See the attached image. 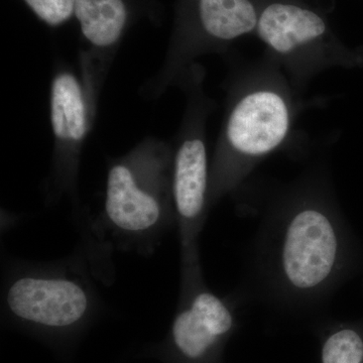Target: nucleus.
Segmentation results:
<instances>
[{
    "instance_id": "obj_1",
    "label": "nucleus",
    "mask_w": 363,
    "mask_h": 363,
    "mask_svg": "<svg viewBox=\"0 0 363 363\" xmlns=\"http://www.w3.org/2000/svg\"><path fill=\"white\" fill-rule=\"evenodd\" d=\"M347 262V238L328 171L310 169L281 186L253 242V293L278 309H314L330 298Z\"/></svg>"
},
{
    "instance_id": "obj_2",
    "label": "nucleus",
    "mask_w": 363,
    "mask_h": 363,
    "mask_svg": "<svg viewBox=\"0 0 363 363\" xmlns=\"http://www.w3.org/2000/svg\"><path fill=\"white\" fill-rule=\"evenodd\" d=\"M307 104L267 52L234 68L227 85L225 121L210 169L209 207L240 190L260 162L288 145Z\"/></svg>"
},
{
    "instance_id": "obj_3",
    "label": "nucleus",
    "mask_w": 363,
    "mask_h": 363,
    "mask_svg": "<svg viewBox=\"0 0 363 363\" xmlns=\"http://www.w3.org/2000/svg\"><path fill=\"white\" fill-rule=\"evenodd\" d=\"M255 33L302 95L320 74L355 59L334 37L322 14L289 0L259 6Z\"/></svg>"
},
{
    "instance_id": "obj_4",
    "label": "nucleus",
    "mask_w": 363,
    "mask_h": 363,
    "mask_svg": "<svg viewBox=\"0 0 363 363\" xmlns=\"http://www.w3.org/2000/svg\"><path fill=\"white\" fill-rule=\"evenodd\" d=\"M199 80L196 75L189 82L191 101L174 157L172 179L174 212L180 229L183 278L200 272L198 238L209 208L210 169L205 123L211 104L203 94Z\"/></svg>"
},
{
    "instance_id": "obj_5",
    "label": "nucleus",
    "mask_w": 363,
    "mask_h": 363,
    "mask_svg": "<svg viewBox=\"0 0 363 363\" xmlns=\"http://www.w3.org/2000/svg\"><path fill=\"white\" fill-rule=\"evenodd\" d=\"M147 178L138 164L119 162L107 175L105 215L124 235L145 238L169 220V193Z\"/></svg>"
},
{
    "instance_id": "obj_6",
    "label": "nucleus",
    "mask_w": 363,
    "mask_h": 363,
    "mask_svg": "<svg viewBox=\"0 0 363 363\" xmlns=\"http://www.w3.org/2000/svg\"><path fill=\"white\" fill-rule=\"evenodd\" d=\"M7 308L23 321L64 328L81 321L90 309L89 294L75 279L59 274H26L6 293Z\"/></svg>"
},
{
    "instance_id": "obj_7",
    "label": "nucleus",
    "mask_w": 363,
    "mask_h": 363,
    "mask_svg": "<svg viewBox=\"0 0 363 363\" xmlns=\"http://www.w3.org/2000/svg\"><path fill=\"white\" fill-rule=\"evenodd\" d=\"M183 296L172 328L174 343L184 357L199 359L233 330L234 307L208 290L201 276L183 283Z\"/></svg>"
},
{
    "instance_id": "obj_8",
    "label": "nucleus",
    "mask_w": 363,
    "mask_h": 363,
    "mask_svg": "<svg viewBox=\"0 0 363 363\" xmlns=\"http://www.w3.org/2000/svg\"><path fill=\"white\" fill-rule=\"evenodd\" d=\"M259 6L255 0H197L198 52L216 49L257 30Z\"/></svg>"
},
{
    "instance_id": "obj_9",
    "label": "nucleus",
    "mask_w": 363,
    "mask_h": 363,
    "mask_svg": "<svg viewBox=\"0 0 363 363\" xmlns=\"http://www.w3.org/2000/svg\"><path fill=\"white\" fill-rule=\"evenodd\" d=\"M51 123L61 145L76 147L88 130L85 95L78 79L70 72L57 74L51 88Z\"/></svg>"
},
{
    "instance_id": "obj_10",
    "label": "nucleus",
    "mask_w": 363,
    "mask_h": 363,
    "mask_svg": "<svg viewBox=\"0 0 363 363\" xmlns=\"http://www.w3.org/2000/svg\"><path fill=\"white\" fill-rule=\"evenodd\" d=\"M75 13L83 35L95 47L116 44L125 26L123 0H76Z\"/></svg>"
},
{
    "instance_id": "obj_11",
    "label": "nucleus",
    "mask_w": 363,
    "mask_h": 363,
    "mask_svg": "<svg viewBox=\"0 0 363 363\" xmlns=\"http://www.w3.org/2000/svg\"><path fill=\"white\" fill-rule=\"evenodd\" d=\"M322 363H363V338L353 328L338 329L322 347Z\"/></svg>"
},
{
    "instance_id": "obj_12",
    "label": "nucleus",
    "mask_w": 363,
    "mask_h": 363,
    "mask_svg": "<svg viewBox=\"0 0 363 363\" xmlns=\"http://www.w3.org/2000/svg\"><path fill=\"white\" fill-rule=\"evenodd\" d=\"M43 21L58 26L68 20L75 11L76 0H26Z\"/></svg>"
}]
</instances>
